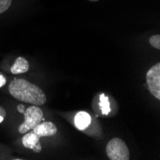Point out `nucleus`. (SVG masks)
Returning <instances> with one entry per match:
<instances>
[{"instance_id":"nucleus-11","label":"nucleus","mask_w":160,"mask_h":160,"mask_svg":"<svg viewBox=\"0 0 160 160\" xmlns=\"http://www.w3.org/2000/svg\"><path fill=\"white\" fill-rule=\"evenodd\" d=\"M12 5V0H0V14L6 12Z\"/></svg>"},{"instance_id":"nucleus-5","label":"nucleus","mask_w":160,"mask_h":160,"mask_svg":"<svg viewBox=\"0 0 160 160\" xmlns=\"http://www.w3.org/2000/svg\"><path fill=\"white\" fill-rule=\"evenodd\" d=\"M58 128L52 122H40L33 128V132L36 133L38 136H53L57 133Z\"/></svg>"},{"instance_id":"nucleus-4","label":"nucleus","mask_w":160,"mask_h":160,"mask_svg":"<svg viewBox=\"0 0 160 160\" xmlns=\"http://www.w3.org/2000/svg\"><path fill=\"white\" fill-rule=\"evenodd\" d=\"M147 85L150 92L157 100H160V63H156L151 67L148 71L147 76Z\"/></svg>"},{"instance_id":"nucleus-2","label":"nucleus","mask_w":160,"mask_h":160,"mask_svg":"<svg viewBox=\"0 0 160 160\" xmlns=\"http://www.w3.org/2000/svg\"><path fill=\"white\" fill-rule=\"evenodd\" d=\"M24 123L18 128V132L22 134L33 129L37 125L43 121V111L38 106H31L24 111Z\"/></svg>"},{"instance_id":"nucleus-7","label":"nucleus","mask_w":160,"mask_h":160,"mask_svg":"<svg viewBox=\"0 0 160 160\" xmlns=\"http://www.w3.org/2000/svg\"><path fill=\"white\" fill-rule=\"evenodd\" d=\"M29 67L30 66H29L28 61L22 57H18L16 60V62H14V63L12 64V66L11 67V73L13 75L26 73L29 70Z\"/></svg>"},{"instance_id":"nucleus-13","label":"nucleus","mask_w":160,"mask_h":160,"mask_svg":"<svg viewBox=\"0 0 160 160\" xmlns=\"http://www.w3.org/2000/svg\"><path fill=\"white\" fill-rule=\"evenodd\" d=\"M33 151L36 152H40V151H41V146H40V144H38L37 146L33 149Z\"/></svg>"},{"instance_id":"nucleus-10","label":"nucleus","mask_w":160,"mask_h":160,"mask_svg":"<svg viewBox=\"0 0 160 160\" xmlns=\"http://www.w3.org/2000/svg\"><path fill=\"white\" fill-rule=\"evenodd\" d=\"M150 44L155 49H160V36L154 35L150 38Z\"/></svg>"},{"instance_id":"nucleus-9","label":"nucleus","mask_w":160,"mask_h":160,"mask_svg":"<svg viewBox=\"0 0 160 160\" xmlns=\"http://www.w3.org/2000/svg\"><path fill=\"white\" fill-rule=\"evenodd\" d=\"M100 108L102 109V113L104 115H108L110 112V105L108 97H107L105 94L100 95Z\"/></svg>"},{"instance_id":"nucleus-12","label":"nucleus","mask_w":160,"mask_h":160,"mask_svg":"<svg viewBox=\"0 0 160 160\" xmlns=\"http://www.w3.org/2000/svg\"><path fill=\"white\" fill-rule=\"evenodd\" d=\"M5 83H6V79H5V77L2 76V75H0V87L3 86Z\"/></svg>"},{"instance_id":"nucleus-1","label":"nucleus","mask_w":160,"mask_h":160,"mask_svg":"<svg viewBox=\"0 0 160 160\" xmlns=\"http://www.w3.org/2000/svg\"><path fill=\"white\" fill-rule=\"evenodd\" d=\"M11 95L23 103L42 106L46 103V95L40 87L23 79H14L9 84Z\"/></svg>"},{"instance_id":"nucleus-8","label":"nucleus","mask_w":160,"mask_h":160,"mask_svg":"<svg viewBox=\"0 0 160 160\" xmlns=\"http://www.w3.org/2000/svg\"><path fill=\"white\" fill-rule=\"evenodd\" d=\"M39 139L40 137L34 132L26 133L22 138V144L25 148L33 150L38 144H39Z\"/></svg>"},{"instance_id":"nucleus-14","label":"nucleus","mask_w":160,"mask_h":160,"mask_svg":"<svg viewBox=\"0 0 160 160\" xmlns=\"http://www.w3.org/2000/svg\"><path fill=\"white\" fill-rule=\"evenodd\" d=\"M18 109L20 113H24L25 111V108H24V105H18Z\"/></svg>"},{"instance_id":"nucleus-15","label":"nucleus","mask_w":160,"mask_h":160,"mask_svg":"<svg viewBox=\"0 0 160 160\" xmlns=\"http://www.w3.org/2000/svg\"><path fill=\"white\" fill-rule=\"evenodd\" d=\"M3 119H4V117H3V116H1V115H0V123H2V122H3Z\"/></svg>"},{"instance_id":"nucleus-6","label":"nucleus","mask_w":160,"mask_h":160,"mask_svg":"<svg viewBox=\"0 0 160 160\" xmlns=\"http://www.w3.org/2000/svg\"><path fill=\"white\" fill-rule=\"evenodd\" d=\"M75 126L80 130H84L91 123L90 115L85 111H80L75 116Z\"/></svg>"},{"instance_id":"nucleus-3","label":"nucleus","mask_w":160,"mask_h":160,"mask_svg":"<svg viewBox=\"0 0 160 160\" xmlns=\"http://www.w3.org/2000/svg\"><path fill=\"white\" fill-rule=\"evenodd\" d=\"M107 155L110 160H128L129 151L120 138H112L107 145Z\"/></svg>"}]
</instances>
